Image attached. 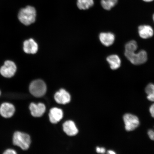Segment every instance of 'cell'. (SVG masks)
I'll return each mask as SVG.
<instances>
[{"label": "cell", "instance_id": "cell-1", "mask_svg": "<svg viewBox=\"0 0 154 154\" xmlns=\"http://www.w3.org/2000/svg\"><path fill=\"white\" fill-rule=\"evenodd\" d=\"M36 11L34 8L28 6L21 9L19 13L18 17L19 21L26 26H29L35 22Z\"/></svg>", "mask_w": 154, "mask_h": 154}, {"label": "cell", "instance_id": "cell-2", "mask_svg": "<svg viewBox=\"0 0 154 154\" xmlns=\"http://www.w3.org/2000/svg\"><path fill=\"white\" fill-rule=\"evenodd\" d=\"M13 143L24 150L28 149L30 145L31 140L29 136L24 133L17 131L13 136Z\"/></svg>", "mask_w": 154, "mask_h": 154}, {"label": "cell", "instance_id": "cell-3", "mask_svg": "<svg viewBox=\"0 0 154 154\" xmlns=\"http://www.w3.org/2000/svg\"><path fill=\"white\" fill-rule=\"evenodd\" d=\"M125 55L130 62L135 65H140L145 63L147 60V54L144 50H141L137 53L125 52Z\"/></svg>", "mask_w": 154, "mask_h": 154}, {"label": "cell", "instance_id": "cell-4", "mask_svg": "<svg viewBox=\"0 0 154 154\" xmlns=\"http://www.w3.org/2000/svg\"><path fill=\"white\" fill-rule=\"evenodd\" d=\"M29 91L30 93L35 97H41L46 93L47 86L43 80H34L30 84Z\"/></svg>", "mask_w": 154, "mask_h": 154}, {"label": "cell", "instance_id": "cell-5", "mask_svg": "<svg viewBox=\"0 0 154 154\" xmlns=\"http://www.w3.org/2000/svg\"><path fill=\"white\" fill-rule=\"evenodd\" d=\"M123 120L125 125V130L128 131L134 130L140 125V121L138 117L130 113H126L124 115Z\"/></svg>", "mask_w": 154, "mask_h": 154}, {"label": "cell", "instance_id": "cell-6", "mask_svg": "<svg viewBox=\"0 0 154 154\" xmlns=\"http://www.w3.org/2000/svg\"><path fill=\"white\" fill-rule=\"evenodd\" d=\"M17 71V66L12 61H5L4 65L0 69V73L6 78H11L14 76Z\"/></svg>", "mask_w": 154, "mask_h": 154}, {"label": "cell", "instance_id": "cell-7", "mask_svg": "<svg viewBox=\"0 0 154 154\" xmlns=\"http://www.w3.org/2000/svg\"><path fill=\"white\" fill-rule=\"evenodd\" d=\"M15 109L14 105L9 103H4L0 107V114L5 118H9L14 115Z\"/></svg>", "mask_w": 154, "mask_h": 154}, {"label": "cell", "instance_id": "cell-8", "mask_svg": "<svg viewBox=\"0 0 154 154\" xmlns=\"http://www.w3.org/2000/svg\"><path fill=\"white\" fill-rule=\"evenodd\" d=\"M54 98L57 103L61 104H66L70 101L71 96L66 90L61 89L55 93Z\"/></svg>", "mask_w": 154, "mask_h": 154}, {"label": "cell", "instance_id": "cell-9", "mask_svg": "<svg viewBox=\"0 0 154 154\" xmlns=\"http://www.w3.org/2000/svg\"><path fill=\"white\" fill-rule=\"evenodd\" d=\"M29 109L32 116L34 117H40L45 113L46 107L43 103H39L36 104L32 103L30 105Z\"/></svg>", "mask_w": 154, "mask_h": 154}, {"label": "cell", "instance_id": "cell-10", "mask_svg": "<svg viewBox=\"0 0 154 154\" xmlns=\"http://www.w3.org/2000/svg\"><path fill=\"white\" fill-rule=\"evenodd\" d=\"M138 33L140 38L147 39L152 37L154 30L149 25H142L138 27Z\"/></svg>", "mask_w": 154, "mask_h": 154}, {"label": "cell", "instance_id": "cell-11", "mask_svg": "<svg viewBox=\"0 0 154 154\" xmlns=\"http://www.w3.org/2000/svg\"><path fill=\"white\" fill-rule=\"evenodd\" d=\"M38 49L37 43L32 38L26 40L24 42V51L27 54H35L37 53Z\"/></svg>", "mask_w": 154, "mask_h": 154}, {"label": "cell", "instance_id": "cell-12", "mask_svg": "<svg viewBox=\"0 0 154 154\" xmlns=\"http://www.w3.org/2000/svg\"><path fill=\"white\" fill-rule=\"evenodd\" d=\"M63 111L61 109L54 107L50 111L49 117L50 120L53 124H57L62 119Z\"/></svg>", "mask_w": 154, "mask_h": 154}, {"label": "cell", "instance_id": "cell-13", "mask_svg": "<svg viewBox=\"0 0 154 154\" xmlns=\"http://www.w3.org/2000/svg\"><path fill=\"white\" fill-rule=\"evenodd\" d=\"M100 41L103 45L109 47L112 45L115 42V36L111 32H102L100 34Z\"/></svg>", "mask_w": 154, "mask_h": 154}, {"label": "cell", "instance_id": "cell-14", "mask_svg": "<svg viewBox=\"0 0 154 154\" xmlns=\"http://www.w3.org/2000/svg\"><path fill=\"white\" fill-rule=\"evenodd\" d=\"M63 130L67 135L74 136L78 133V130L75 125L72 121H67L63 125Z\"/></svg>", "mask_w": 154, "mask_h": 154}, {"label": "cell", "instance_id": "cell-15", "mask_svg": "<svg viewBox=\"0 0 154 154\" xmlns=\"http://www.w3.org/2000/svg\"><path fill=\"white\" fill-rule=\"evenodd\" d=\"M107 61L113 70L119 69L121 66V60L120 58L117 55H112L107 58Z\"/></svg>", "mask_w": 154, "mask_h": 154}, {"label": "cell", "instance_id": "cell-16", "mask_svg": "<svg viewBox=\"0 0 154 154\" xmlns=\"http://www.w3.org/2000/svg\"><path fill=\"white\" fill-rule=\"evenodd\" d=\"M77 6L80 10H86L94 5V0H77Z\"/></svg>", "mask_w": 154, "mask_h": 154}, {"label": "cell", "instance_id": "cell-17", "mask_svg": "<svg viewBox=\"0 0 154 154\" xmlns=\"http://www.w3.org/2000/svg\"><path fill=\"white\" fill-rule=\"evenodd\" d=\"M118 0H101L102 7L106 10L109 11L114 7L118 2Z\"/></svg>", "mask_w": 154, "mask_h": 154}, {"label": "cell", "instance_id": "cell-18", "mask_svg": "<svg viewBox=\"0 0 154 154\" xmlns=\"http://www.w3.org/2000/svg\"><path fill=\"white\" fill-rule=\"evenodd\" d=\"M138 48L137 44L135 40H131L125 46V51L131 53L136 52Z\"/></svg>", "mask_w": 154, "mask_h": 154}, {"label": "cell", "instance_id": "cell-19", "mask_svg": "<svg viewBox=\"0 0 154 154\" xmlns=\"http://www.w3.org/2000/svg\"><path fill=\"white\" fill-rule=\"evenodd\" d=\"M145 92L147 94V98L149 100L154 102V84L150 83L146 86Z\"/></svg>", "mask_w": 154, "mask_h": 154}, {"label": "cell", "instance_id": "cell-20", "mask_svg": "<svg viewBox=\"0 0 154 154\" xmlns=\"http://www.w3.org/2000/svg\"><path fill=\"white\" fill-rule=\"evenodd\" d=\"M148 134L149 138L152 140H154V131L150 130L148 132Z\"/></svg>", "mask_w": 154, "mask_h": 154}, {"label": "cell", "instance_id": "cell-21", "mask_svg": "<svg viewBox=\"0 0 154 154\" xmlns=\"http://www.w3.org/2000/svg\"><path fill=\"white\" fill-rule=\"evenodd\" d=\"M149 110L152 116L154 118V103L150 106Z\"/></svg>", "mask_w": 154, "mask_h": 154}, {"label": "cell", "instance_id": "cell-22", "mask_svg": "<svg viewBox=\"0 0 154 154\" xmlns=\"http://www.w3.org/2000/svg\"><path fill=\"white\" fill-rule=\"evenodd\" d=\"M4 154H17V152L14 150L11 149H8L6 150Z\"/></svg>", "mask_w": 154, "mask_h": 154}, {"label": "cell", "instance_id": "cell-23", "mask_svg": "<svg viewBox=\"0 0 154 154\" xmlns=\"http://www.w3.org/2000/svg\"><path fill=\"white\" fill-rule=\"evenodd\" d=\"M96 151L98 153H104L106 151L105 149L103 148L97 147Z\"/></svg>", "mask_w": 154, "mask_h": 154}, {"label": "cell", "instance_id": "cell-24", "mask_svg": "<svg viewBox=\"0 0 154 154\" xmlns=\"http://www.w3.org/2000/svg\"><path fill=\"white\" fill-rule=\"evenodd\" d=\"M108 153L109 154H116V153L115 152H114L113 151H111V150H110V151H109L108 152Z\"/></svg>", "mask_w": 154, "mask_h": 154}, {"label": "cell", "instance_id": "cell-25", "mask_svg": "<svg viewBox=\"0 0 154 154\" xmlns=\"http://www.w3.org/2000/svg\"><path fill=\"white\" fill-rule=\"evenodd\" d=\"M144 2H152L154 0H143Z\"/></svg>", "mask_w": 154, "mask_h": 154}, {"label": "cell", "instance_id": "cell-26", "mask_svg": "<svg viewBox=\"0 0 154 154\" xmlns=\"http://www.w3.org/2000/svg\"><path fill=\"white\" fill-rule=\"evenodd\" d=\"M153 20L154 22V13L153 15Z\"/></svg>", "mask_w": 154, "mask_h": 154}, {"label": "cell", "instance_id": "cell-27", "mask_svg": "<svg viewBox=\"0 0 154 154\" xmlns=\"http://www.w3.org/2000/svg\"><path fill=\"white\" fill-rule=\"evenodd\" d=\"M1 91H0V95H1Z\"/></svg>", "mask_w": 154, "mask_h": 154}]
</instances>
